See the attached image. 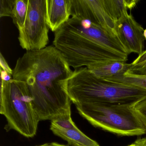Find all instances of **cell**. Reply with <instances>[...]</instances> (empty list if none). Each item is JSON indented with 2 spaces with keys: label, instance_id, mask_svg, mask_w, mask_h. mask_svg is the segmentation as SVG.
Masks as SVG:
<instances>
[{
  "label": "cell",
  "instance_id": "cell-1",
  "mask_svg": "<svg viewBox=\"0 0 146 146\" xmlns=\"http://www.w3.org/2000/svg\"><path fill=\"white\" fill-rule=\"evenodd\" d=\"M13 70V79L27 84L40 121L52 120L71 109L68 85L73 71L54 46L27 51Z\"/></svg>",
  "mask_w": 146,
  "mask_h": 146
},
{
  "label": "cell",
  "instance_id": "cell-2",
  "mask_svg": "<svg viewBox=\"0 0 146 146\" xmlns=\"http://www.w3.org/2000/svg\"><path fill=\"white\" fill-rule=\"evenodd\" d=\"M53 46L73 69L100 63L126 62L116 35L88 19L72 17L54 32Z\"/></svg>",
  "mask_w": 146,
  "mask_h": 146
},
{
  "label": "cell",
  "instance_id": "cell-3",
  "mask_svg": "<svg viewBox=\"0 0 146 146\" xmlns=\"http://www.w3.org/2000/svg\"><path fill=\"white\" fill-rule=\"evenodd\" d=\"M68 91L76 106L90 103H135L146 97V90L102 79L86 67L73 71Z\"/></svg>",
  "mask_w": 146,
  "mask_h": 146
},
{
  "label": "cell",
  "instance_id": "cell-4",
  "mask_svg": "<svg viewBox=\"0 0 146 146\" xmlns=\"http://www.w3.org/2000/svg\"><path fill=\"white\" fill-rule=\"evenodd\" d=\"M1 85L0 113L7 122L5 129L14 130L26 137L35 136L40 120L27 84L12 79L1 80Z\"/></svg>",
  "mask_w": 146,
  "mask_h": 146
},
{
  "label": "cell",
  "instance_id": "cell-5",
  "mask_svg": "<svg viewBox=\"0 0 146 146\" xmlns=\"http://www.w3.org/2000/svg\"><path fill=\"white\" fill-rule=\"evenodd\" d=\"M134 103H90L76 106L80 115L95 127L123 136L146 133V124Z\"/></svg>",
  "mask_w": 146,
  "mask_h": 146
},
{
  "label": "cell",
  "instance_id": "cell-6",
  "mask_svg": "<svg viewBox=\"0 0 146 146\" xmlns=\"http://www.w3.org/2000/svg\"><path fill=\"white\" fill-rule=\"evenodd\" d=\"M49 29L46 16V0H28L26 20L19 30L20 46L27 51L45 48L49 41Z\"/></svg>",
  "mask_w": 146,
  "mask_h": 146
},
{
  "label": "cell",
  "instance_id": "cell-7",
  "mask_svg": "<svg viewBox=\"0 0 146 146\" xmlns=\"http://www.w3.org/2000/svg\"><path fill=\"white\" fill-rule=\"evenodd\" d=\"M143 27L131 14L126 13L115 22L114 32L128 55L143 52L145 38Z\"/></svg>",
  "mask_w": 146,
  "mask_h": 146
},
{
  "label": "cell",
  "instance_id": "cell-8",
  "mask_svg": "<svg viewBox=\"0 0 146 146\" xmlns=\"http://www.w3.org/2000/svg\"><path fill=\"white\" fill-rule=\"evenodd\" d=\"M70 3L72 17L88 19L115 34V22L108 14L104 0H70Z\"/></svg>",
  "mask_w": 146,
  "mask_h": 146
},
{
  "label": "cell",
  "instance_id": "cell-9",
  "mask_svg": "<svg viewBox=\"0 0 146 146\" xmlns=\"http://www.w3.org/2000/svg\"><path fill=\"white\" fill-rule=\"evenodd\" d=\"M70 0H46L47 23L52 31L70 19Z\"/></svg>",
  "mask_w": 146,
  "mask_h": 146
},
{
  "label": "cell",
  "instance_id": "cell-10",
  "mask_svg": "<svg viewBox=\"0 0 146 146\" xmlns=\"http://www.w3.org/2000/svg\"><path fill=\"white\" fill-rule=\"evenodd\" d=\"M130 64L123 61H112L100 63L87 67L96 76L110 80L120 76L130 70Z\"/></svg>",
  "mask_w": 146,
  "mask_h": 146
},
{
  "label": "cell",
  "instance_id": "cell-11",
  "mask_svg": "<svg viewBox=\"0 0 146 146\" xmlns=\"http://www.w3.org/2000/svg\"><path fill=\"white\" fill-rule=\"evenodd\" d=\"M53 133L66 141L70 146H100L99 143L82 132L78 127L64 129L51 124Z\"/></svg>",
  "mask_w": 146,
  "mask_h": 146
},
{
  "label": "cell",
  "instance_id": "cell-12",
  "mask_svg": "<svg viewBox=\"0 0 146 146\" xmlns=\"http://www.w3.org/2000/svg\"><path fill=\"white\" fill-rule=\"evenodd\" d=\"M139 2L137 0H104V5L109 16L116 22L131 10Z\"/></svg>",
  "mask_w": 146,
  "mask_h": 146
},
{
  "label": "cell",
  "instance_id": "cell-13",
  "mask_svg": "<svg viewBox=\"0 0 146 146\" xmlns=\"http://www.w3.org/2000/svg\"><path fill=\"white\" fill-rule=\"evenodd\" d=\"M108 81L132 85L146 90V75L135 74L130 70L124 74Z\"/></svg>",
  "mask_w": 146,
  "mask_h": 146
},
{
  "label": "cell",
  "instance_id": "cell-14",
  "mask_svg": "<svg viewBox=\"0 0 146 146\" xmlns=\"http://www.w3.org/2000/svg\"><path fill=\"white\" fill-rule=\"evenodd\" d=\"M28 10V0H15L11 18L18 30L24 25Z\"/></svg>",
  "mask_w": 146,
  "mask_h": 146
},
{
  "label": "cell",
  "instance_id": "cell-15",
  "mask_svg": "<svg viewBox=\"0 0 146 146\" xmlns=\"http://www.w3.org/2000/svg\"><path fill=\"white\" fill-rule=\"evenodd\" d=\"M51 124L64 129H74L77 127L72 121L71 109L51 120Z\"/></svg>",
  "mask_w": 146,
  "mask_h": 146
},
{
  "label": "cell",
  "instance_id": "cell-16",
  "mask_svg": "<svg viewBox=\"0 0 146 146\" xmlns=\"http://www.w3.org/2000/svg\"><path fill=\"white\" fill-rule=\"evenodd\" d=\"M15 0H0V17L11 18Z\"/></svg>",
  "mask_w": 146,
  "mask_h": 146
},
{
  "label": "cell",
  "instance_id": "cell-17",
  "mask_svg": "<svg viewBox=\"0 0 146 146\" xmlns=\"http://www.w3.org/2000/svg\"><path fill=\"white\" fill-rule=\"evenodd\" d=\"M133 108L146 124V97L134 103Z\"/></svg>",
  "mask_w": 146,
  "mask_h": 146
},
{
  "label": "cell",
  "instance_id": "cell-18",
  "mask_svg": "<svg viewBox=\"0 0 146 146\" xmlns=\"http://www.w3.org/2000/svg\"><path fill=\"white\" fill-rule=\"evenodd\" d=\"M130 70L138 75H146V61L136 65H131L130 64Z\"/></svg>",
  "mask_w": 146,
  "mask_h": 146
},
{
  "label": "cell",
  "instance_id": "cell-19",
  "mask_svg": "<svg viewBox=\"0 0 146 146\" xmlns=\"http://www.w3.org/2000/svg\"><path fill=\"white\" fill-rule=\"evenodd\" d=\"M0 65H1V69H3V70L8 72L10 75L12 76L13 70L9 66L8 63L7 62L6 60L2 54V53H1V54H0Z\"/></svg>",
  "mask_w": 146,
  "mask_h": 146
},
{
  "label": "cell",
  "instance_id": "cell-20",
  "mask_svg": "<svg viewBox=\"0 0 146 146\" xmlns=\"http://www.w3.org/2000/svg\"><path fill=\"white\" fill-rule=\"evenodd\" d=\"M145 61H146V50L143 51L141 54L138 55L137 58L130 64L131 65H136Z\"/></svg>",
  "mask_w": 146,
  "mask_h": 146
},
{
  "label": "cell",
  "instance_id": "cell-21",
  "mask_svg": "<svg viewBox=\"0 0 146 146\" xmlns=\"http://www.w3.org/2000/svg\"><path fill=\"white\" fill-rule=\"evenodd\" d=\"M1 80L5 81H9L13 79L12 76L7 72L1 68Z\"/></svg>",
  "mask_w": 146,
  "mask_h": 146
},
{
  "label": "cell",
  "instance_id": "cell-22",
  "mask_svg": "<svg viewBox=\"0 0 146 146\" xmlns=\"http://www.w3.org/2000/svg\"><path fill=\"white\" fill-rule=\"evenodd\" d=\"M134 143L135 146H146V137L137 139Z\"/></svg>",
  "mask_w": 146,
  "mask_h": 146
},
{
  "label": "cell",
  "instance_id": "cell-23",
  "mask_svg": "<svg viewBox=\"0 0 146 146\" xmlns=\"http://www.w3.org/2000/svg\"><path fill=\"white\" fill-rule=\"evenodd\" d=\"M39 146H69L66 145H63V144H59L56 142L50 143H46L42 145Z\"/></svg>",
  "mask_w": 146,
  "mask_h": 146
},
{
  "label": "cell",
  "instance_id": "cell-24",
  "mask_svg": "<svg viewBox=\"0 0 146 146\" xmlns=\"http://www.w3.org/2000/svg\"><path fill=\"white\" fill-rule=\"evenodd\" d=\"M143 36H144L145 40H146V29L144 30V31H143Z\"/></svg>",
  "mask_w": 146,
  "mask_h": 146
},
{
  "label": "cell",
  "instance_id": "cell-25",
  "mask_svg": "<svg viewBox=\"0 0 146 146\" xmlns=\"http://www.w3.org/2000/svg\"><path fill=\"white\" fill-rule=\"evenodd\" d=\"M135 146V144H134V143H133V144H131V145H129V146Z\"/></svg>",
  "mask_w": 146,
  "mask_h": 146
}]
</instances>
